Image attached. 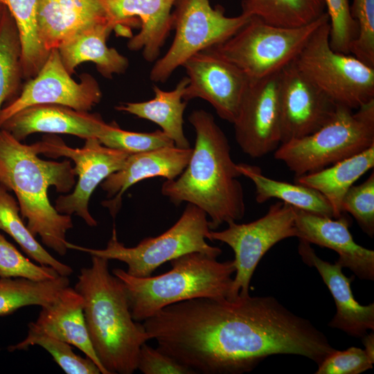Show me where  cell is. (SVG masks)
Masks as SVG:
<instances>
[{
  "label": "cell",
  "instance_id": "obj_35",
  "mask_svg": "<svg viewBox=\"0 0 374 374\" xmlns=\"http://www.w3.org/2000/svg\"><path fill=\"white\" fill-rule=\"evenodd\" d=\"M59 276L53 268L37 265L25 257L0 233V278L44 280Z\"/></svg>",
  "mask_w": 374,
  "mask_h": 374
},
{
  "label": "cell",
  "instance_id": "obj_33",
  "mask_svg": "<svg viewBox=\"0 0 374 374\" xmlns=\"http://www.w3.org/2000/svg\"><path fill=\"white\" fill-rule=\"evenodd\" d=\"M37 345L45 349L54 361L67 374H100V368L89 357L76 355L71 345L39 331L28 328L27 336L21 341L11 345L9 351L27 350Z\"/></svg>",
  "mask_w": 374,
  "mask_h": 374
},
{
  "label": "cell",
  "instance_id": "obj_20",
  "mask_svg": "<svg viewBox=\"0 0 374 374\" xmlns=\"http://www.w3.org/2000/svg\"><path fill=\"white\" fill-rule=\"evenodd\" d=\"M107 123L98 114L78 111L54 104L26 107L7 119L0 127L19 141L33 133L66 134L82 139L98 138Z\"/></svg>",
  "mask_w": 374,
  "mask_h": 374
},
{
  "label": "cell",
  "instance_id": "obj_42",
  "mask_svg": "<svg viewBox=\"0 0 374 374\" xmlns=\"http://www.w3.org/2000/svg\"><path fill=\"white\" fill-rule=\"evenodd\" d=\"M6 8V7L0 1V23L1 21Z\"/></svg>",
  "mask_w": 374,
  "mask_h": 374
},
{
  "label": "cell",
  "instance_id": "obj_16",
  "mask_svg": "<svg viewBox=\"0 0 374 374\" xmlns=\"http://www.w3.org/2000/svg\"><path fill=\"white\" fill-rule=\"evenodd\" d=\"M279 104L281 143L320 129L332 118L338 105L294 61L280 71Z\"/></svg>",
  "mask_w": 374,
  "mask_h": 374
},
{
  "label": "cell",
  "instance_id": "obj_41",
  "mask_svg": "<svg viewBox=\"0 0 374 374\" xmlns=\"http://www.w3.org/2000/svg\"><path fill=\"white\" fill-rule=\"evenodd\" d=\"M362 341L364 345V350L368 355L374 360V333L372 331L370 334H366L362 338Z\"/></svg>",
  "mask_w": 374,
  "mask_h": 374
},
{
  "label": "cell",
  "instance_id": "obj_25",
  "mask_svg": "<svg viewBox=\"0 0 374 374\" xmlns=\"http://www.w3.org/2000/svg\"><path fill=\"white\" fill-rule=\"evenodd\" d=\"M188 83V79L186 76L171 91H164L154 85V97L152 99L143 102L123 103L115 108L157 124L172 140L176 147L190 148V143L185 136L183 128L184 113L188 103L183 100V96Z\"/></svg>",
  "mask_w": 374,
  "mask_h": 374
},
{
  "label": "cell",
  "instance_id": "obj_1",
  "mask_svg": "<svg viewBox=\"0 0 374 374\" xmlns=\"http://www.w3.org/2000/svg\"><path fill=\"white\" fill-rule=\"evenodd\" d=\"M158 348L195 374H242L274 355L317 365L336 349L309 320L276 298H197L168 305L148 321Z\"/></svg>",
  "mask_w": 374,
  "mask_h": 374
},
{
  "label": "cell",
  "instance_id": "obj_37",
  "mask_svg": "<svg viewBox=\"0 0 374 374\" xmlns=\"http://www.w3.org/2000/svg\"><path fill=\"white\" fill-rule=\"evenodd\" d=\"M350 10L358 28L350 54L374 67V0H353Z\"/></svg>",
  "mask_w": 374,
  "mask_h": 374
},
{
  "label": "cell",
  "instance_id": "obj_31",
  "mask_svg": "<svg viewBox=\"0 0 374 374\" xmlns=\"http://www.w3.org/2000/svg\"><path fill=\"white\" fill-rule=\"evenodd\" d=\"M18 203L0 184V229L12 237L21 249L41 265L53 268L60 276H69L71 267L52 256L35 239L24 223Z\"/></svg>",
  "mask_w": 374,
  "mask_h": 374
},
{
  "label": "cell",
  "instance_id": "obj_38",
  "mask_svg": "<svg viewBox=\"0 0 374 374\" xmlns=\"http://www.w3.org/2000/svg\"><path fill=\"white\" fill-rule=\"evenodd\" d=\"M342 212L351 214L362 231L374 235V172L362 184L353 185L341 203Z\"/></svg>",
  "mask_w": 374,
  "mask_h": 374
},
{
  "label": "cell",
  "instance_id": "obj_39",
  "mask_svg": "<svg viewBox=\"0 0 374 374\" xmlns=\"http://www.w3.org/2000/svg\"><path fill=\"white\" fill-rule=\"evenodd\" d=\"M373 362L364 349L353 346L334 350L318 365L315 373L359 374L372 368Z\"/></svg>",
  "mask_w": 374,
  "mask_h": 374
},
{
  "label": "cell",
  "instance_id": "obj_24",
  "mask_svg": "<svg viewBox=\"0 0 374 374\" xmlns=\"http://www.w3.org/2000/svg\"><path fill=\"white\" fill-rule=\"evenodd\" d=\"M114 28L112 24L94 25L80 31L60 46L57 50L66 71L72 75L79 64L92 62L106 78L123 73L129 65L127 58L106 44L107 37Z\"/></svg>",
  "mask_w": 374,
  "mask_h": 374
},
{
  "label": "cell",
  "instance_id": "obj_3",
  "mask_svg": "<svg viewBox=\"0 0 374 374\" xmlns=\"http://www.w3.org/2000/svg\"><path fill=\"white\" fill-rule=\"evenodd\" d=\"M75 176L68 159L42 160L31 145L0 129V184L15 193L30 233L60 256L66 253V233L73 225L71 215L51 205L48 189L54 186L57 192L67 193L75 184Z\"/></svg>",
  "mask_w": 374,
  "mask_h": 374
},
{
  "label": "cell",
  "instance_id": "obj_30",
  "mask_svg": "<svg viewBox=\"0 0 374 374\" xmlns=\"http://www.w3.org/2000/svg\"><path fill=\"white\" fill-rule=\"evenodd\" d=\"M13 17L21 44L24 79L33 78L44 64L49 52L43 46L38 33V0H0Z\"/></svg>",
  "mask_w": 374,
  "mask_h": 374
},
{
  "label": "cell",
  "instance_id": "obj_9",
  "mask_svg": "<svg viewBox=\"0 0 374 374\" xmlns=\"http://www.w3.org/2000/svg\"><path fill=\"white\" fill-rule=\"evenodd\" d=\"M329 19L320 25L294 60L299 69L336 104L357 109L374 99V67L333 51Z\"/></svg>",
  "mask_w": 374,
  "mask_h": 374
},
{
  "label": "cell",
  "instance_id": "obj_21",
  "mask_svg": "<svg viewBox=\"0 0 374 374\" xmlns=\"http://www.w3.org/2000/svg\"><path fill=\"white\" fill-rule=\"evenodd\" d=\"M298 251L304 263L315 267L335 301L337 312L328 326L350 336L362 338L368 330H374V303L359 304L354 298L348 278L337 263L331 264L320 258L310 244L299 239Z\"/></svg>",
  "mask_w": 374,
  "mask_h": 374
},
{
  "label": "cell",
  "instance_id": "obj_11",
  "mask_svg": "<svg viewBox=\"0 0 374 374\" xmlns=\"http://www.w3.org/2000/svg\"><path fill=\"white\" fill-rule=\"evenodd\" d=\"M227 224L221 231L210 230L206 238L225 243L234 252L235 276L227 299L233 301L249 295L251 279L262 256L278 242L297 237V229L294 208L283 202L271 205L265 215L253 222Z\"/></svg>",
  "mask_w": 374,
  "mask_h": 374
},
{
  "label": "cell",
  "instance_id": "obj_5",
  "mask_svg": "<svg viewBox=\"0 0 374 374\" xmlns=\"http://www.w3.org/2000/svg\"><path fill=\"white\" fill-rule=\"evenodd\" d=\"M217 258L191 252L170 261L171 269L158 276L139 278L119 268L112 274L125 285L133 319L141 322L177 303L197 298L228 299L235 263Z\"/></svg>",
  "mask_w": 374,
  "mask_h": 374
},
{
  "label": "cell",
  "instance_id": "obj_15",
  "mask_svg": "<svg viewBox=\"0 0 374 374\" xmlns=\"http://www.w3.org/2000/svg\"><path fill=\"white\" fill-rule=\"evenodd\" d=\"M182 66L188 79L183 100H205L219 117L233 123L249 83L244 73L211 48L194 54Z\"/></svg>",
  "mask_w": 374,
  "mask_h": 374
},
{
  "label": "cell",
  "instance_id": "obj_7",
  "mask_svg": "<svg viewBox=\"0 0 374 374\" xmlns=\"http://www.w3.org/2000/svg\"><path fill=\"white\" fill-rule=\"evenodd\" d=\"M210 230L206 213L187 204L181 217L170 229L158 236L144 238L135 247H127L120 242L114 226L105 249L86 248L69 242L66 247L109 260L123 262L128 274L143 278L151 276L163 263L188 253L202 252L217 258L222 253L221 249L206 242Z\"/></svg>",
  "mask_w": 374,
  "mask_h": 374
},
{
  "label": "cell",
  "instance_id": "obj_26",
  "mask_svg": "<svg viewBox=\"0 0 374 374\" xmlns=\"http://www.w3.org/2000/svg\"><path fill=\"white\" fill-rule=\"evenodd\" d=\"M374 166V145L321 170L296 177L295 183L321 193L331 205L335 218L343 215L341 203L354 183Z\"/></svg>",
  "mask_w": 374,
  "mask_h": 374
},
{
  "label": "cell",
  "instance_id": "obj_4",
  "mask_svg": "<svg viewBox=\"0 0 374 374\" xmlns=\"http://www.w3.org/2000/svg\"><path fill=\"white\" fill-rule=\"evenodd\" d=\"M74 288L83 298L90 340L103 366L108 374L133 373L140 348L150 339L133 319L125 285L109 271V260L91 256Z\"/></svg>",
  "mask_w": 374,
  "mask_h": 374
},
{
  "label": "cell",
  "instance_id": "obj_8",
  "mask_svg": "<svg viewBox=\"0 0 374 374\" xmlns=\"http://www.w3.org/2000/svg\"><path fill=\"white\" fill-rule=\"evenodd\" d=\"M328 19L326 12L309 24L288 28L251 17L233 36L209 48L235 65L249 80L261 79L292 62L317 28Z\"/></svg>",
  "mask_w": 374,
  "mask_h": 374
},
{
  "label": "cell",
  "instance_id": "obj_36",
  "mask_svg": "<svg viewBox=\"0 0 374 374\" xmlns=\"http://www.w3.org/2000/svg\"><path fill=\"white\" fill-rule=\"evenodd\" d=\"M329 17L331 48L350 54L351 45L357 37L358 28L351 16L348 0H324Z\"/></svg>",
  "mask_w": 374,
  "mask_h": 374
},
{
  "label": "cell",
  "instance_id": "obj_40",
  "mask_svg": "<svg viewBox=\"0 0 374 374\" xmlns=\"http://www.w3.org/2000/svg\"><path fill=\"white\" fill-rule=\"evenodd\" d=\"M137 369L143 374H195L158 347L154 348L146 343L140 348Z\"/></svg>",
  "mask_w": 374,
  "mask_h": 374
},
{
  "label": "cell",
  "instance_id": "obj_14",
  "mask_svg": "<svg viewBox=\"0 0 374 374\" xmlns=\"http://www.w3.org/2000/svg\"><path fill=\"white\" fill-rule=\"evenodd\" d=\"M280 71L261 79L249 80L233 123L237 143L251 157H263L281 143Z\"/></svg>",
  "mask_w": 374,
  "mask_h": 374
},
{
  "label": "cell",
  "instance_id": "obj_18",
  "mask_svg": "<svg viewBox=\"0 0 374 374\" xmlns=\"http://www.w3.org/2000/svg\"><path fill=\"white\" fill-rule=\"evenodd\" d=\"M293 208L299 239L335 251L339 255L335 262L359 278L374 279V251L354 241L347 217L333 218Z\"/></svg>",
  "mask_w": 374,
  "mask_h": 374
},
{
  "label": "cell",
  "instance_id": "obj_32",
  "mask_svg": "<svg viewBox=\"0 0 374 374\" xmlns=\"http://www.w3.org/2000/svg\"><path fill=\"white\" fill-rule=\"evenodd\" d=\"M21 53L18 29L6 8L0 23V112L4 103L10 102L21 91Z\"/></svg>",
  "mask_w": 374,
  "mask_h": 374
},
{
  "label": "cell",
  "instance_id": "obj_34",
  "mask_svg": "<svg viewBox=\"0 0 374 374\" xmlns=\"http://www.w3.org/2000/svg\"><path fill=\"white\" fill-rule=\"evenodd\" d=\"M98 139L105 146L136 154L165 147L175 146L172 140L162 130L134 132L121 129L116 122L107 123Z\"/></svg>",
  "mask_w": 374,
  "mask_h": 374
},
{
  "label": "cell",
  "instance_id": "obj_23",
  "mask_svg": "<svg viewBox=\"0 0 374 374\" xmlns=\"http://www.w3.org/2000/svg\"><path fill=\"white\" fill-rule=\"evenodd\" d=\"M83 308L82 296L67 286L53 302L41 307L37 319L28 324V328L75 346L96 364L101 373L108 374L93 348Z\"/></svg>",
  "mask_w": 374,
  "mask_h": 374
},
{
  "label": "cell",
  "instance_id": "obj_2",
  "mask_svg": "<svg viewBox=\"0 0 374 374\" xmlns=\"http://www.w3.org/2000/svg\"><path fill=\"white\" fill-rule=\"evenodd\" d=\"M188 121L196 139L190 160L175 179L166 180L161 193L175 205L193 204L210 217V229L241 220L245 213L242 176L231 156V147L213 116L194 110Z\"/></svg>",
  "mask_w": 374,
  "mask_h": 374
},
{
  "label": "cell",
  "instance_id": "obj_12",
  "mask_svg": "<svg viewBox=\"0 0 374 374\" xmlns=\"http://www.w3.org/2000/svg\"><path fill=\"white\" fill-rule=\"evenodd\" d=\"M31 146L37 154L52 158L64 157L74 162L78 177L75 188L73 193L58 197L54 207L62 214L79 216L89 226H97V221L89 211V199L99 184L123 167L130 154L103 145L97 138L87 139L82 148H73L51 134Z\"/></svg>",
  "mask_w": 374,
  "mask_h": 374
},
{
  "label": "cell",
  "instance_id": "obj_10",
  "mask_svg": "<svg viewBox=\"0 0 374 374\" xmlns=\"http://www.w3.org/2000/svg\"><path fill=\"white\" fill-rule=\"evenodd\" d=\"M172 12L175 34L166 53L158 58L150 78L165 82L194 54L226 41L251 18L241 13L227 17L222 6L212 7L209 0H176Z\"/></svg>",
  "mask_w": 374,
  "mask_h": 374
},
{
  "label": "cell",
  "instance_id": "obj_6",
  "mask_svg": "<svg viewBox=\"0 0 374 374\" xmlns=\"http://www.w3.org/2000/svg\"><path fill=\"white\" fill-rule=\"evenodd\" d=\"M338 105L316 132L281 143L274 152L299 177L330 166L374 145V99L353 112Z\"/></svg>",
  "mask_w": 374,
  "mask_h": 374
},
{
  "label": "cell",
  "instance_id": "obj_27",
  "mask_svg": "<svg viewBox=\"0 0 374 374\" xmlns=\"http://www.w3.org/2000/svg\"><path fill=\"white\" fill-rule=\"evenodd\" d=\"M237 167L242 176L249 178L254 184L258 203L276 198L293 207L335 218L331 205L317 190L296 183L293 184L269 178L256 166L238 163Z\"/></svg>",
  "mask_w": 374,
  "mask_h": 374
},
{
  "label": "cell",
  "instance_id": "obj_22",
  "mask_svg": "<svg viewBox=\"0 0 374 374\" xmlns=\"http://www.w3.org/2000/svg\"><path fill=\"white\" fill-rule=\"evenodd\" d=\"M103 24L114 25L98 0H38L39 37L48 52L80 31Z\"/></svg>",
  "mask_w": 374,
  "mask_h": 374
},
{
  "label": "cell",
  "instance_id": "obj_17",
  "mask_svg": "<svg viewBox=\"0 0 374 374\" xmlns=\"http://www.w3.org/2000/svg\"><path fill=\"white\" fill-rule=\"evenodd\" d=\"M98 1L119 35L130 37V26L140 25V31L130 37L127 46L141 51L148 62L157 60L172 30V8L176 0Z\"/></svg>",
  "mask_w": 374,
  "mask_h": 374
},
{
  "label": "cell",
  "instance_id": "obj_28",
  "mask_svg": "<svg viewBox=\"0 0 374 374\" xmlns=\"http://www.w3.org/2000/svg\"><path fill=\"white\" fill-rule=\"evenodd\" d=\"M324 0H242V12L281 27L305 26L326 12Z\"/></svg>",
  "mask_w": 374,
  "mask_h": 374
},
{
  "label": "cell",
  "instance_id": "obj_13",
  "mask_svg": "<svg viewBox=\"0 0 374 374\" xmlns=\"http://www.w3.org/2000/svg\"><path fill=\"white\" fill-rule=\"evenodd\" d=\"M102 98L97 80L84 73L76 82L66 71L57 48L48 57L35 76L28 79L19 95L0 112V127L20 110L38 104H54L89 112Z\"/></svg>",
  "mask_w": 374,
  "mask_h": 374
},
{
  "label": "cell",
  "instance_id": "obj_29",
  "mask_svg": "<svg viewBox=\"0 0 374 374\" xmlns=\"http://www.w3.org/2000/svg\"><path fill=\"white\" fill-rule=\"evenodd\" d=\"M69 276L34 280L24 278H0V317L29 305L46 306L69 286Z\"/></svg>",
  "mask_w": 374,
  "mask_h": 374
},
{
  "label": "cell",
  "instance_id": "obj_19",
  "mask_svg": "<svg viewBox=\"0 0 374 374\" xmlns=\"http://www.w3.org/2000/svg\"><path fill=\"white\" fill-rule=\"evenodd\" d=\"M192 152L191 148L170 146L130 154L123 167L100 184L107 198H114L104 201L103 205L115 217L121 206L122 196L130 187L151 177L177 178L186 167Z\"/></svg>",
  "mask_w": 374,
  "mask_h": 374
}]
</instances>
